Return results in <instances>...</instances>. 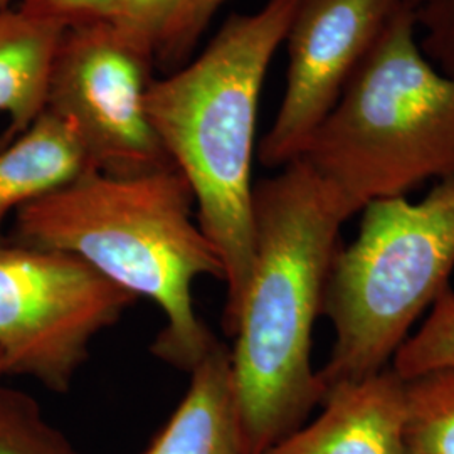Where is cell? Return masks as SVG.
Wrapping results in <instances>:
<instances>
[{"instance_id": "4fadbf2b", "label": "cell", "mask_w": 454, "mask_h": 454, "mask_svg": "<svg viewBox=\"0 0 454 454\" xmlns=\"http://www.w3.org/2000/svg\"><path fill=\"white\" fill-rule=\"evenodd\" d=\"M406 431L416 454H454V367L404 379Z\"/></svg>"}, {"instance_id": "ac0fdd59", "label": "cell", "mask_w": 454, "mask_h": 454, "mask_svg": "<svg viewBox=\"0 0 454 454\" xmlns=\"http://www.w3.org/2000/svg\"><path fill=\"white\" fill-rule=\"evenodd\" d=\"M180 4L182 0H125L120 16L112 24L135 46L150 52L155 59L157 46L179 11Z\"/></svg>"}, {"instance_id": "8fae6325", "label": "cell", "mask_w": 454, "mask_h": 454, "mask_svg": "<svg viewBox=\"0 0 454 454\" xmlns=\"http://www.w3.org/2000/svg\"><path fill=\"white\" fill-rule=\"evenodd\" d=\"M66 29L20 7L0 11V114L9 116L0 148L46 112L52 66Z\"/></svg>"}, {"instance_id": "277c9868", "label": "cell", "mask_w": 454, "mask_h": 454, "mask_svg": "<svg viewBox=\"0 0 454 454\" xmlns=\"http://www.w3.org/2000/svg\"><path fill=\"white\" fill-rule=\"evenodd\" d=\"M350 219L379 199L454 177V78L422 54L403 7L301 157Z\"/></svg>"}, {"instance_id": "7a4b0ae2", "label": "cell", "mask_w": 454, "mask_h": 454, "mask_svg": "<svg viewBox=\"0 0 454 454\" xmlns=\"http://www.w3.org/2000/svg\"><path fill=\"white\" fill-rule=\"evenodd\" d=\"M194 194L179 170L114 177L95 168L20 207L11 243L59 251L163 313L152 352L191 372L217 340L200 320L192 286L224 279L223 262L194 221Z\"/></svg>"}, {"instance_id": "30bf717a", "label": "cell", "mask_w": 454, "mask_h": 454, "mask_svg": "<svg viewBox=\"0 0 454 454\" xmlns=\"http://www.w3.org/2000/svg\"><path fill=\"white\" fill-rule=\"evenodd\" d=\"M189 373L185 395L142 454H253L234 392L231 350L214 341Z\"/></svg>"}, {"instance_id": "6da1fadb", "label": "cell", "mask_w": 454, "mask_h": 454, "mask_svg": "<svg viewBox=\"0 0 454 454\" xmlns=\"http://www.w3.org/2000/svg\"><path fill=\"white\" fill-rule=\"evenodd\" d=\"M253 214L254 260L231 332V371L249 448L262 454L324 401L311 339L348 217L303 159L254 185Z\"/></svg>"}, {"instance_id": "ffe728a7", "label": "cell", "mask_w": 454, "mask_h": 454, "mask_svg": "<svg viewBox=\"0 0 454 454\" xmlns=\"http://www.w3.org/2000/svg\"><path fill=\"white\" fill-rule=\"evenodd\" d=\"M7 375V367H5V358L0 354V382H2V377Z\"/></svg>"}, {"instance_id": "44dd1931", "label": "cell", "mask_w": 454, "mask_h": 454, "mask_svg": "<svg viewBox=\"0 0 454 454\" xmlns=\"http://www.w3.org/2000/svg\"><path fill=\"white\" fill-rule=\"evenodd\" d=\"M16 0H0V11H4V9H9L12 4H14Z\"/></svg>"}, {"instance_id": "d6986e66", "label": "cell", "mask_w": 454, "mask_h": 454, "mask_svg": "<svg viewBox=\"0 0 454 454\" xmlns=\"http://www.w3.org/2000/svg\"><path fill=\"white\" fill-rule=\"evenodd\" d=\"M125 0H20V9L33 16L52 19L66 27L114 22Z\"/></svg>"}, {"instance_id": "9c48e42d", "label": "cell", "mask_w": 454, "mask_h": 454, "mask_svg": "<svg viewBox=\"0 0 454 454\" xmlns=\"http://www.w3.org/2000/svg\"><path fill=\"white\" fill-rule=\"evenodd\" d=\"M322 412L262 454H416L406 431L404 379L387 367L325 392Z\"/></svg>"}, {"instance_id": "2e32d148", "label": "cell", "mask_w": 454, "mask_h": 454, "mask_svg": "<svg viewBox=\"0 0 454 454\" xmlns=\"http://www.w3.org/2000/svg\"><path fill=\"white\" fill-rule=\"evenodd\" d=\"M427 61L454 78V0H404Z\"/></svg>"}, {"instance_id": "3957f363", "label": "cell", "mask_w": 454, "mask_h": 454, "mask_svg": "<svg viewBox=\"0 0 454 454\" xmlns=\"http://www.w3.org/2000/svg\"><path fill=\"white\" fill-rule=\"evenodd\" d=\"M300 0H266L229 17L192 65L145 93L148 120L194 194L195 219L217 251L231 335L254 260L253 155L261 90Z\"/></svg>"}, {"instance_id": "5bb4252c", "label": "cell", "mask_w": 454, "mask_h": 454, "mask_svg": "<svg viewBox=\"0 0 454 454\" xmlns=\"http://www.w3.org/2000/svg\"><path fill=\"white\" fill-rule=\"evenodd\" d=\"M0 454H82L44 418L37 399L0 382Z\"/></svg>"}, {"instance_id": "9a60e30c", "label": "cell", "mask_w": 454, "mask_h": 454, "mask_svg": "<svg viewBox=\"0 0 454 454\" xmlns=\"http://www.w3.org/2000/svg\"><path fill=\"white\" fill-rule=\"evenodd\" d=\"M403 379L454 367V290L441 293L421 328L409 335L390 364Z\"/></svg>"}, {"instance_id": "ba28073f", "label": "cell", "mask_w": 454, "mask_h": 454, "mask_svg": "<svg viewBox=\"0 0 454 454\" xmlns=\"http://www.w3.org/2000/svg\"><path fill=\"white\" fill-rule=\"evenodd\" d=\"M404 0H300L286 34V88L258 157L281 168L301 157Z\"/></svg>"}, {"instance_id": "8992f818", "label": "cell", "mask_w": 454, "mask_h": 454, "mask_svg": "<svg viewBox=\"0 0 454 454\" xmlns=\"http://www.w3.org/2000/svg\"><path fill=\"white\" fill-rule=\"evenodd\" d=\"M135 301L76 256L7 239L0 246V354L7 375H27L65 394L93 340Z\"/></svg>"}, {"instance_id": "7c38bea8", "label": "cell", "mask_w": 454, "mask_h": 454, "mask_svg": "<svg viewBox=\"0 0 454 454\" xmlns=\"http://www.w3.org/2000/svg\"><path fill=\"white\" fill-rule=\"evenodd\" d=\"M91 165L63 120L49 112L0 148V246L4 224L20 207L78 179Z\"/></svg>"}, {"instance_id": "5b68a950", "label": "cell", "mask_w": 454, "mask_h": 454, "mask_svg": "<svg viewBox=\"0 0 454 454\" xmlns=\"http://www.w3.org/2000/svg\"><path fill=\"white\" fill-rule=\"evenodd\" d=\"M454 271V177L422 200L379 199L362 209L357 238L340 247L325 286L335 340L318 377L325 392L390 367L411 328Z\"/></svg>"}, {"instance_id": "52a82bcc", "label": "cell", "mask_w": 454, "mask_h": 454, "mask_svg": "<svg viewBox=\"0 0 454 454\" xmlns=\"http://www.w3.org/2000/svg\"><path fill=\"white\" fill-rule=\"evenodd\" d=\"M153 61L112 22L66 29L46 112L73 130L101 174L135 177L176 167L146 114Z\"/></svg>"}, {"instance_id": "e0dca14e", "label": "cell", "mask_w": 454, "mask_h": 454, "mask_svg": "<svg viewBox=\"0 0 454 454\" xmlns=\"http://www.w3.org/2000/svg\"><path fill=\"white\" fill-rule=\"evenodd\" d=\"M224 2L227 0H182L157 46L155 59L167 67L185 61Z\"/></svg>"}]
</instances>
